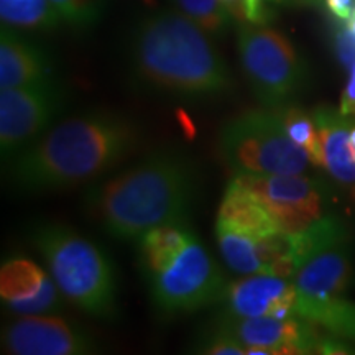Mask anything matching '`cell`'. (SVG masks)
<instances>
[{
    "label": "cell",
    "instance_id": "cell-1",
    "mask_svg": "<svg viewBox=\"0 0 355 355\" xmlns=\"http://www.w3.org/2000/svg\"><path fill=\"white\" fill-rule=\"evenodd\" d=\"M139 140V128L123 115L104 110L73 115L7 159L8 183L20 193L76 188L122 163Z\"/></svg>",
    "mask_w": 355,
    "mask_h": 355
},
{
    "label": "cell",
    "instance_id": "cell-2",
    "mask_svg": "<svg viewBox=\"0 0 355 355\" xmlns=\"http://www.w3.org/2000/svg\"><path fill=\"white\" fill-rule=\"evenodd\" d=\"M199 193L196 163L180 148H159L87 189L84 206L117 241H139L146 230L188 222Z\"/></svg>",
    "mask_w": 355,
    "mask_h": 355
},
{
    "label": "cell",
    "instance_id": "cell-3",
    "mask_svg": "<svg viewBox=\"0 0 355 355\" xmlns=\"http://www.w3.org/2000/svg\"><path fill=\"white\" fill-rule=\"evenodd\" d=\"M130 69L140 87L180 99H212L234 79L209 33L176 8L148 13L130 38Z\"/></svg>",
    "mask_w": 355,
    "mask_h": 355
},
{
    "label": "cell",
    "instance_id": "cell-4",
    "mask_svg": "<svg viewBox=\"0 0 355 355\" xmlns=\"http://www.w3.org/2000/svg\"><path fill=\"white\" fill-rule=\"evenodd\" d=\"M61 295L99 319L117 316V278L109 255L61 224H42L30 234Z\"/></svg>",
    "mask_w": 355,
    "mask_h": 355
},
{
    "label": "cell",
    "instance_id": "cell-5",
    "mask_svg": "<svg viewBox=\"0 0 355 355\" xmlns=\"http://www.w3.org/2000/svg\"><path fill=\"white\" fill-rule=\"evenodd\" d=\"M296 288L295 314L316 324L332 306L345 300L352 275L350 235L334 216H324L301 232L290 234Z\"/></svg>",
    "mask_w": 355,
    "mask_h": 355
},
{
    "label": "cell",
    "instance_id": "cell-6",
    "mask_svg": "<svg viewBox=\"0 0 355 355\" xmlns=\"http://www.w3.org/2000/svg\"><path fill=\"white\" fill-rule=\"evenodd\" d=\"M217 150L234 175H303L313 165L288 137L282 109H254L229 119L219 130Z\"/></svg>",
    "mask_w": 355,
    "mask_h": 355
},
{
    "label": "cell",
    "instance_id": "cell-7",
    "mask_svg": "<svg viewBox=\"0 0 355 355\" xmlns=\"http://www.w3.org/2000/svg\"><path fill=\"white\" fill-rule=\"evenodd\" d=\"M237 50L243 76L263 107L282 109L306 84V66L285 35L257 24L237 30Z\"/></svg>",
    "mask_w": 355,
    "mask_h": 355
},
{
    "label": "cell",
    "instance_id": "cell-8",
    "mask_svg": "<svg viewBox=\"0 0 355 355\" xmlns=\"http://www.w3.org/2000/svg\"><path fill=\"white\" fill-rule=\"evenodd\" d=\"M145 279L162 316H180L214 304L227 286L224 273L196 234L170 265Z\"/></svg>",
    "mask_w": 355,
    "mask_h": 355
},
{
    "label": "cell",
    "instance_id": "cell-9",
    "mask_svg": "<svg viewBox=\"0 0 355 355\" xmlns=\"http://www.w3.org/2000/svg\"><path fill=\"white\" fill-rule=\"evenodd\" d=\"M68 105L58 79L0 89V150L3 163L55 125Z\"/></svg>",
    "mask_w": 355,
    "mask_h": 355
},
{
    "label": "cell",
    "instance_id": "cell-10",
    "mask_svg": "<svg viewBox=\"0 0 355 355\" xmlns=\"http://www.w3.org/2000/svg\"><path fill=\"white\" fill-rule=\"evenodd\" d=\"M260 199L285 234L308 229L324 217V186L303 175H234Z\"/></svg>",
    "mask_w": 355,
    "mask_h": 355
},
{
    "label": "cell",
    "instance_id": "cell-11",
    "mask_svg": "<svg viewBox=\"0 0 355 355\" xmlns=\"http://www.w3.org/2000/svg\"><path fill=\"white\" fill-rule=\"evenodd\" d=\"M217 247L225 265L241 275H277L291 278L290 234L261 237L217 217Z\"/></svg>",
    "mask_w": 355,
    "mask_h": 355
},
{
    "label": "cell",
    "instance_id": "cell-12",
    "mask_svg": "<svg viewBox=\"0 0 355 355\" xmlns=\"http://www.w3.org/2000/svg\"><path fill=\"white\" fill-rule=\"evenodd\" d=\"M2 347L13 355H89L97 344L87 331L55 314L20 316L2 332Z\"/></svg>",
    "mask_w": 355,
    "mask_h": 355
},
{
    "label": "cell",
    "instance_id": "cell-13",
    "mask_svg": "<svg viewBox=\"0 0 355 355\" xmlns=\"http://www.w3.org/2000/svg\"><path fill=\"white\" fill-rule=\"evenodd\" d=\"M219 326L247 347V354L295 355L321 354L324 339L311 324L298 316L290 318H222Z\"/></svg>",
    "mask_w": 355,
    "mask_h": 355
},
{
    "label": "cell",
    "instance_id": "cell-14",
    "mask_svg": "<svg viewBox=\"0 0 355 355\" xmlns=\"http://www.w3.org/2000/svg\"><path fill=\"white\" fill-rule=\"evenodd\" d=\"M220 301L224 303L222 318L296 316V288L291 278L277 275H243L242 279L227 283Z\"/></svg>",
    "mask_w": 355,
    "mask_h": 355
},
{
    "label": "cell",
    "instance_id": "cell-15",
    "mask_svg": "<svg viewBox=\"0 0 355 355\" xmlns=\"http://www.w3.org/2000/svg\"><path fill=\"white\" fill-rule=\"evenodd\" d=\"M60 288L35 261L13 257L0 268V298L17 316L55 314L61 308Z\"/></svg>",
    "mask_w": 355,
    "mask_h": 355
},
{
    "label": "cell",
    "instance_id": "cell-16",
    "mask_svg": "<svg viewBox=\"0 0 355 355\" xmlns=\"http://www.w3.org/2000/svg\"><path fill=\"white\" fill-rule=\"evenodd\" d=\"M55 79L51 58L32 40L21 37L13 26L0 32V87H19Z\"/></svg>",
    "mask_w": 355,
    "mask_h": 355
},
{
    "label": "cell",
    "instance_id": "cell-17",
    "mask_svg": "<svg viewBox=\"0 0 355 355\" xmlns=\"http://www.w3.org/2000/svg\"><path fill=\"white\" fill-rule=\"evenodd\" d=\"M322 150V166L345 188L355 189V148L350 141L352 122L327 105L313 112Z\"/></svg>",
    "mask_w": 355,
    "mask_h": 355
},
{
    "label": "cell",
    "instance_id": "cell-18",
    "mask_svg": "<svg viewBox=\"0 0 355 355\" xmlns=\"http://www.w3.org/2000/svg\"><path fill=\"white\" fill-rule=\"evenodd\" d=\"M217 217L229 220L230 224L245 229L248 232L259 234L261 237H272L283 232L275 217L260 202V199L247 188H243L234 178L225 189Z\"/></svg>",
    "mask_w": 355,
    "mask_h": 355
},
{
    "label": "cell",
    "instance_id": "cell-19",
    "mask_svg": "<svg viewBox=\"0 0 355 355\" xmlns=\"http://www.w3.org/2000/svg\"><path fill=\"white\" fill-rule=\"evenodd\" d=\"M194 237L188 222H175L153 227L139 239V255L144 277L162 272L183 252Z\"/></svg>",
    "mask_w": 355,
    "mask_h": 355
},
{
    "label": "cell",
    "instance_id": "cell-20",
    "mask_svg": "<svg viewBox=\"0 0 355 355\" xmlns=\"http://www.w3.org/2000/svg\"><path fill=\"white\" fill-rule=\"evenodd\" d=\"M0 17L6 25L28 30L55 28L63 21L50 0H0Z\"/></svg>",
    "mask_w": 355,
    "mask_h": 355
},
{
    "label": "cell",
    "instance_id": "cell-21",
    "mask_svg": "<svg viewBox=\"0 0 355 355\" xmlns=\"http://www.w3.org/2000/svg\"><path fill=\"white\" fill-rule=\"evenodd\" d=\"M171 3L211 37L227 33L235 20L224 0H171Z\"/></svg>",
    "mask_w": 355,
    "mask_h": 355
},
{
    "label": "cell",
    "instance_id": "cell-22",
    "mask_svg": "<svg viewBox=\"0 0 355 355\" xmlns=\"http://www.w3.org/2000/svg\"><path fill=\"white\" fill-rule=\"evenodd\" d=\"M283 125L288 137L309 155L314 166H322V150L313 115L300 107L282 109Z\"/></svg>",
    "mask_w": 355,
    "mask_h": 355
},
{
    "label": "cell",
    "instance_id": "cell-23",
    "mask_svg": "<svg viewBox=\"0 0 355 355\" xmlns=\"http://www.w3.org/2000/svg\"><path fill=\"white\" fill-rule=\"evenodd\" d=\"M64 21L84 28L94 25L104 12L105 0H50Z\"/></svg>",
    "mask_w": 355,
    "mask_h": 355
},
{
    "label": "cell",
    "instance_id": "cell-24",
    "mask_svg": "<svg viewBox=\"0 0 355 355\" xmlns=\"http://www.w3.org/2000/svg\"><path fill=\"white\" fill-rule=\"evenodd\" d=\"M196 352L207 355H245L247 347L217 324L214 329L201 337Z\"/></svg>",
    "mask_w": 355,
    "mask_h": 355
},
{
    "label": "cell",
    "instance_id": "cell-25",
    "mask_svg": "<svg viewBox=\"0 0 355 355\" xmlns=\"http://www.w3.org/2000/svg\"><path fill=\"white\" fill-rule=\"evenodd\" d=\"M339 110L344 115H347V117L355 119V63L352 64L347 86H345V89H344L343 97H340Z\"/></svg>",
    "mask_w": 355,
    "mask_h": 355
},
{
    "label": "cell",
    "instance_id": "cell-26",
    "mask_svg": "<svg viewBox=\"0 0 355 355\" xmlns=\"http://www.w3.org/2000/svg\"><path fill=\"white\" fill-rule=\"evenodd\" d=\"M337 53L345 64L355 63V35L350 30L337 37Z\"/></svg>",
    "mask_w": 355,
    "mask_h": 355
},
{
    "label": "cell",
    "instance_id": "cell-27",
    "mask_svg": "<svg viewBox=\"0 0 355 355\" xmlns=\"http://www.w3.org/2000/svg\"><path fill=\"white\" fill-rule=\"evenodd\" d=\"M332 15L339 20L349 21L355 12V0H324Z\"/></svg>",
    "mask_w": 355,
    "mask_h": 355
},
{
    "label": "cell",
    "instance_id": "cell-28",
    "mask_svg": "<svg viewBox=\"0 0 355 355\" xmlns=\"http://www.w3.org/2000/svg\"><path fill=\"white\" fill-rule=\"evenodd\" d=\"M224 2H225V6L229 7V10H232L235 6H239V2H241V0H224Z\"/></svg>",
    "mask_w": 355,
    "mask_h": 355
},
{
    "label": "cell",
    "instance_id": "cell-29",
    "mask_svg": "<svg viewBox=\"0 0 355 355\" xmlns=\"http://www.w3.org/2000/svg\"><path fill=\"white\" fill-rule=\"evenodd\" d=\"M350 141H352V145L355 148V127H352V130H350Z\"/></svg>",
    "mask_w": 355,
    "mask_h": 355
}]
</instances>
